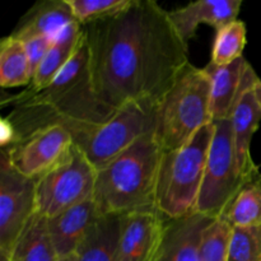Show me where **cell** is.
Here are the masks:
<instances>
[{
    "label": "cell",
    "instance_id": "1",
    "mask_svg": "<svg viewBox=\"0 0 261 261\" xmlns=\"http://www.w3.org/2000/svg\"><path fill=\"white\" fill-rule=\"evenodd\" d=\"M97 98L111 112L139 99L162 101L188 65L189 45L170 12L153 0H132L110 17L83 25Z\"/></svg>",
    "mask_w": 261,
    "mask_h": 261
},
{
    "label": "cell",
    "instance_id": "2",
    "mask_svg": "<svg viewBox=\"0 0 261 261\" xmlns=\"http://www.w3.org/2000/svg\"><path fill=\"white\" fill-rule=\"evenodd\" d=\"M86 35L78 51L53 83L40 91L25 88L3 99L10 106L7 119L13 125L17 142L54 125H63L73 138L105 124L114 115L97 98L88 68Z\"/></svg>",
    "mask_w": 261,
    "mask_h": 261
},
{
    "label": "cell",
    "instance_id": "3",
    "mask_svg": "<svg viewBox=\"0 0 261 261\" xmlns=\"http://www.w3.org/2000/svg\"><path fill=\"white\" fill-rule=\"evenodd\" d=\"M162 148L149 133L97 171L93 200L99 216L153 212Z\"/></svg>",
    "mask_w": 261,
    "mask_h": 261
},
{
    "label": "cell",
    "instance_id": "4",
    "mask_svg": "<svg viewBox=\"0 0 261 261\" xmlns=\"http://www.w3.org/2000/svg\"><path fill=\"white\" fill-rule=\"evenodd\" d=\"M214 135V124L201 127L193 139L171 152H163L155 188V209L167 219L196 213L199 194Z\"/></svg>",
    "mask_w": 261,
    "mask_h": 261
},
{
    "label": "cell",
    "instance_id": "5",
    "mask_svg": "<svg viewBox=\"0 0 261 261\" xmlns=\"http://www.w3.org/2000/svg\"><path fill=\"white\" fill-rule=\"evenodd\" d=\"M211 122V79L204 68L189 63L161 101L155 137L163 152H171Z\"/></svg>",
    "mask_w": 261,
    "mask_h": 261
},
{
    "label": "cell",
    "instance_id": "6",
    "mask_svg": "<svg viewBox=\"0 0 261 261\" xmlns=\"http://www.w3.org/2000/svg\"><path fill=\"white\" fill-rule=\"evenodd\" d=\"M160 101L139 99L124 105L105 124L78 135L74 143L97 171L137 140L155 132Z\"/></svg>",
    "mask_w": 261,
    "mask_h": 261
},
{
    "label": "cell",
    "instance_id": "7",
    "mask_svg": "<svg viewBox=\"0 0 261 261\" xmlns=\"http://www.w3.org/2000/svg\"><path fill=\"white\" fill-rule=\"evenodd\" d=\"M196 213L219 218L249 181L239 168L231 119L216 120Z\"/></svg>",
    "mask_w": 261,
    "mask_h": 261
},
{
    "label": "cell",
    "instance_id": "8",
    "mask_svg": "<svg viewBox=\"0 0 261 261\" xmlns=\"http://www.w3.org/2000/svg\"><path fill=\"white\" fill-rule=\"evenodd\" d=\"M97 170L74 143L68 157L36 181V206L46 218L93 198Z\"/></svg>",
    "mask_w": 261,
    "mask_h": 261
},
{
    "label": "cell",
    "instance_id": "9",
    "mask_svg": "<svg viewBox=\"0 0 261 261\" xmlns=\"http://www.w3.org/2000/svg\"><path fill=\"white\" fill-rule=\"evenodd\" d=\"M36 206V181L18 172L0 157V256H8Z\"/></svg>",
    "mask_w": 261,
    "mask_h": 261
},
{
    "label": "cell",
    "instance_id": "10",
    "mask_svg": "<svg viewBox=\"0 0 261 261\" xmlns=\"http://www.w3.org/2000/svg\"><path fill=\"white\" fill-rule=\"evenodd\" d=\"M73 147L71 133L63 125H54L4 148L2 153L18 172L37 181L60 165Z\"/></svg>",
    "mask_w": 261,
    "mask_h": 261
},
{
    "label": "cell",
    "instance_id": "11",
    "mask_svg": "<svg viewBox=\"0 0 261 261\" xmlns=\"http://www.w3.org/2000/svg\"><path fill=\"white\" fill-rule=\"evenodd\" d=\"M204 70L211 79V115L213 121L231 119L245 91L260 81L244 56L228 65L209 63Z\"/></svg>",
    "mask_w": 261,
    "mask_h": 261
},
{
    "label": "cell",
    "instance_id": "12",
    "mask_svg": "<svg viewBox=\"0 0 261 261\" xmlns=\"http://www.w3.org/2000/svg\"><path fill=\"white\" fill-rule=\"evenodd\" d=\"M167 218L160 212L122 216L116 261H155Z\"/></svg>",
    "mask_w": 261,
    "mask_h": 261
},
{
    "label": "cell",
    "instance_id": "13",
    "mask_svg": "<svg viewBox=\"0 0 261 261\" xmlns=\"http://www.w3.org/2000/svg\"><path fill=\"white\" fill-rule=\"evenodd\" d=\"M242 0H199L170 12L171 20L184 42L194 37L200 24H209L217 31L237 20Z\"/></svg>",
    "mask_w": 261,
    "mask_h": 261
},
{
    "label": "cell",
    "instance_id": "14",
    "mask_svg": "<svg viewBox=\"0 0 261 261\" xmlns=\"http://www.w3.org/2000/svg\"><path fill=\"white\" fill-rule=\"evenodd\" d=\"M213 218L200 213L180 219H167L155 261H201L200 240Z\"/></svg>",
    "mask_w": 261,
    "mask_h": 261
},
{
    "label": "cell",
    "instance_id": "15",
    "mask_svg": "<svg viewBox=\"0 0 261 261\" xmlns=\"http://www.w3.org/2000/svg\"><path fill=\"white\" fill-rule=\"evenodd\" d=\"M254 87L245 91L231 117L237 163L242 176L250 184L261 175L251 155V140L261 121V110L255 98Z\"/></svg>",
    "mask_w": 261,
    "mask_h": 261
},
{
    "label": "cell",
    "instance_id": "16",
    "mask_svg": "<svg viewBox=\"0 0 261 261\" xmlns=\"http://www.w3.org/2000/svg\"><path fill=\"white\" fill-rule=\"evenodd\" d=\"M99 217L92 198L48 219V229L58 257L76 254L81 242Z\"/></svg>",
    "mask_w": 261,
    "mask_h": 261
},
{
    "label": "cell",
    "instance_id": "17",
    "mask_svg": "<svg viewBox=\"0 0 261 261\" xmlns=\"http://www.w3.org/2000/svg\"><path fill=\"white\" fill-rule=\"evenodd\" d=\"M75 20L68 0H43L25 13L12 36L20 41L32 37H48L54 41Z\"/></svg>",
    "mask_w": 261,
    "mask_h": 261
},
{
    "label": "cell",
    "instance_id": "18",
    "mask_svg": "<svg viewBox=\"0 0 261 261\" xmlns=\"http://www.w3.org/2000/svg\"><path fill=\"white\" fill-rule=\"evenodd\" d=\"M84 38L83 25L79 22H73L66 25L58 37L54 40L50 51L45 60L41 63L32 79V83L27 87L30 91H40L53 83L58 74L65 68L66 64L73 59Z\"/></svg>",
    "mask_w": 261,
    "mask_h": 261
},
{
    "label": "cell",
    "instance_id": "19",
    "mask_svg": "<svg viewBox=\"0 0 261 261\" xmlns=\"http://www.w3.org/2000/svg\"><path fill=\"white\" fill-rule=\"evenodd\" d=\"M122 216H101L76 250L78 261H116Z\"/></svg>",
    "mask_w": 261,
    "mask_h": 261
},
{
    "label": "cell",
    "instance_id": "20",
    "mask_svg": "<svg viewBox=\"0 0 261 261\" xmlns=\"http://www.w3.org/2000/svg\"><path fill=\"white\" fill-rule=\"evenodd\" d=\"M7 261H56L59 259L48 229V218L36 212L15 241Z\"/></svg>",
    "mask_w": 261,
    "mask_h": 261
},
{
    "label": "cell",
    "instance_id": "21",
    "mask_svg": "<svg viewBox=\"0 0 261 261\" xmlns=\"http://www.w3.org/2000/svg\"><path fill=\"white\" fill-rule=\"evenodd\" d=\"M32 79L22 41L12 35L3 38L0 41V84L3 88L28 87Z\"/></svg>",
    "mask_w": 261,
    "mask_h": 261
},
{
    "label": "cell",
    "instance_id": "22",
    "mask_svg": "<svg viewBox=\"0 0 261 261\" xmlns=\"http://www.w3.org/2000/svg\"><path fill=\"white\" fill-rule=\"evenodd\" d=\"M219 218L232 227L261 226V186L255 182L245 186Z\"/></svg>",
    "mask_w": 261,
    "mask_h": 261
},
{
    "label": "cell",
    "instance_id": "23",
    "mask_svg": "<svg viewBox=\"0 0 261 261\" xmlns=\"http://www.w3.org/2000/svg\"><path fill=\"white\" fill-rule=\"evenodd\" d=\"M246 24L241 20H233L217 31L212 48L211 63L214 65H228L244 56L247 42Z\"/></svg>",
    "mask_w": 261,
    "mask_h": 261
},
{
    "label": "cell",
    "instance_id": "24",
    "mask_svg": "<svg viewBox=\"0 0 261 261\" xmlns=\"http://www.w3.org/2000/svg\"><path fill=\"white\" fill-rule=\"evenodd\" d=\"M232 231L233 227L226 219H213L201 233V261H228Z\"/></svg>",
    "mask_w": 261,
    "mask_h": 261
},
{
    "label": "cell",
    "instance_id": "25",
    "mask_svg": "<svg viewBox=\"0 0 261 261\" xmlns=\"http://www.w3.org/2000/svg\"><path fill=\"white\" fill-rule=\"evenodd\" d=\"M228 261H261V226L233 227Z\"/></svg>",
    "mask_w": 261,
    "mask_h": 261
},
{
    "label": "cell",
    "instance_id": "26",
    "mask_svg": "<svg viewBox=\"0 0 261 261\" xmlns=\"http://www.w3.org/2000/svg\"><path fill=\"white\" fill-rule=\"evenodd\" d=\"M74 18L86 25L110 17L129 7L132 0H68Z\"/></svg>",
    "mask_w": 261,
    "mask_h": 261
},
{
    "label": "cell",
    "instance_id": "27",
    "mask_svg": "<svg viewBox=\"0 0 261 261\" xmlns=\"http://www.w3.org/2000/svg\"><path fill=\"white\" fill-rule=\"evenodd\" d=\"M22 42L24 45L25 53H27L31 73H32V76H35L38 66L45 60L54 41L48 37H32L22 41Z\"/></svg>",
    "mask_w": 261,
    "mask_h": 261
},
{
    "label": "cell",
    "instance_id": "28",
    "mask_svg": "<svg viewBox=\"0 0 261 261\" xmlns=\"http://www.w3.org/2000/svg\"><path fill=\"white\" fill-rule=\"evenodd\" d=\"M15 142H17V135H15L14 127L7 117H3L0 120V145H2V149L15 144Z\"/></svg>",
    "mask_w": 261,
    "mask_h": 261
},
{
    "label": "cell",
    "instance_id": "29",
    "mask_svg": "<svg viewBox=\"0 0 261 261\" xmlns=\"http://www.w3.org/2000/svg\"><path fill=\"white\" fill-rule=\"evenodd\" d=\"M254 93H255V98H256V101H257V105H259V107L261 110V79L260 81H257V83L255 84Z\"/></svg>",
    "mask_w": 261,
    "mask_h": 261
},
{
    "label": "cell",
    "instance_id": "30",
    "mask_svg": "<svg viewBox=\"0 0 261 261\" xmlns=\"http://www.w3.org/2000/svg\"><path fill=\"white\" fill-rule=\"evenodd\" d=\"M56 261H78V259H76V254H73V255H69V256L59 257Z\"/></svg>",
    "mask_w": 261,
    "mask_h": 261
},
{
    "label": "cell",
    "instance_id": "31",
    "mask_svg": "<svg viewBox=\"0 0 261 261\" xmlns=\"http://www.w3.org/2000/svg\"><path fill=\"white\" fill-rule=\"evenodd\" d=\"M256 182H257V184H259V185H260V186H261V175H260V176H259V177H257V180H256Z\"/></svg>",
    "mask_w": 261,
    "mask_h": 261
},
{
    "label": "cell",
    "instance_id": "32",
    "mask_svg": "<svg viewBox=\"0 0 261 261\" xmlns=\"http://www.w3.org/2000/svg\"><path fill=\"white\" fill-rule=\"evenodd\" d=\"M0 261H5L4 259H2V257H0Z\"/></svg>",
    "mask_w": 261,
    "mask_h": 261
},
{
    "label": "cell",
    "instance_id": "33",
    "mask_svg": "<svg viewBox=\"0 0 261 261\" xmlns=\"http://www.w3.org/2000/svg\"><path fill=\"white\" fill-rule=\"evenodd\" d=\"M0 257H2V256H0ZM2 259H4V257H2ZM5 260V259H4ZM5 261H7V260H5Z\"/></svg>",
    "mask_w": 261,
    "mask_h": 261
}]
</instances>
